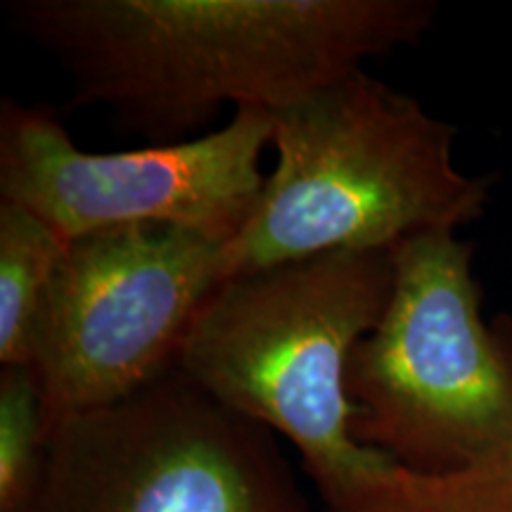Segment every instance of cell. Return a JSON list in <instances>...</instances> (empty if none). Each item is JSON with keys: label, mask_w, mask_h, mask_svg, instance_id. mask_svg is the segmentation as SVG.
<instances>
[{"label": "cell", "mask_w": 512, "mask_h": 512, "mask_svg": "<svg viewBox=\"0 0 512 512\" xmlns=\"http://www.w3.org/2000/svg\"><path fill=\"white\" fill-rule=\"evenodd\" d=\"M10 27L150 145L190 140L223 105L280 112L373 57L415 46L432 0H8Z\"/></svg>", "instance_id": "obj_1"}, {"label": "cell", "mask_w": 512, "mask_h": 512, "mask_svg": "<svg viewBox=\"0 0 512 512\" xmlns=\"http://www.w3.org/2000/svg\"><path fill=\"white\" fill-rule=\"evenodd\" d=\"M275 166L245 228L228 242V278L330 252H387L470 226L491 178L456 164V126L366 69L273 114Z\"/></svg>", "instance_id": "obj_2"}, {"label": "cell", "mask_w": 512, "mask_h": 512, "mask_svg": "<svg viewBox=\"0 0 512 512\" xmlns=\"http://www.w3.org/2000/svg\"><path fill=\"white\" fill-rule=\"evenodd\" d=\"M394 290V249L330 252L233 275L211 292L176 370L283 437L325 505L396 463L354 437L351 354Z\"/></svg>", "instance_id": "obj_3"}, {"label": "cell", "mask_w": 512, "mask_h": 512, "mask_svg": "<svg viewBox=\"0 0 512 512\" xmlns=\"http://www.w3.org/2000/svg\"><path fill=\"white\" fill-rule=\"evenodd\" d=\"M351 430L399 467L448 475L512 444V316L486 320L475 245L441 230L394 249V290L347 375Z\"/></svg>", "instance_id": "obj_4"}, {"label": "cell", "mask_w": 512, "mask_h": 512, "mask_svg": "<svg viewBox=\"0 0 512 512\" xmlns=\"http://www.w3.org/2000/svg\"><path fill=\"white\" fill-rule=\"evenodd\" d=\"M29 512H311L278 439L181 370L48 425Z\"/></svg>", "instance_id": "obj_5"}, {"label": "cell", "mask_w": 512, "mask_h": 512, "mask_svg": "<svg viewBox=\"0 0 512 512\" xmlns=\"http://www.w3.org/2000/svg\"><path fill=\"white\" fill-rule=\"evenodd\" d=\"M226 247L162 223L69 242L38 316L29 363L48 425L174 373L197 313L228 280Z\"/></svg>", "instance_id": "obj_6"}, {"label": "cell", "mask_w": 512, "mask_h": 512, "mask_svg": "<svg viewBox=\"0 0 512 512\" xmlns=\"http://www.w3.org/2000/svg\"><path fill=\"white\" fill-rule=\"evenodd\" d=\"M273 112L235 110L181 143L86 152L50 105H0V202L34 211L64 240L162 223L230 242L264 188Z\"/></svg>", "instance_id": "obj_7"}, {"label": "cell", "mask_w": 512, "mask_h": 512, "mask_svg": "<svg viewBox=\"0 0 512 512\" xmlns=\"http://www.w3.org/2000/svg\"><path fill=\"white\" fill-rule=\"evenodd\" d=\"M69 242L12 202H0V366H29L43 302Z\"/></svg>", "instance_id": "obj_8"}, {"label": "cell", "mask_w": 512, "mask_h": 512, "mask_svg": "<svg viewBox=\"0 0 512 512\" xmlns=\"http://www.w3.org/2000/svg\"><path fill=\"white\" fill-rule=\"evenodd\" d=\"M323 512H512V472L505 456L448 475L394 465Z\"/></svg>", "instance_id": "obj_9"}, {"label": "cell", "mask_w": 512, "mask_h": 512, "mask_svg": "<svg viewBox=\"0 0 512 512\" xmlns=\"http://www.w3.org/2000/svg\"><path fill=\"white\" fill-rule=\"evenodd\" d=\"M48 422L29 366H0V512H29L41 489Z\"/></svg>", "instance_id": "obj_10"}, {"label": "cell", "mask_w": 512, "mask_h": 512, "mask_svg": "<svg viewBox=\"0 0 512 512\" xmlns=\"http://www.w3.org/2000/svg\"><path fill=\"white\" fill-rule=\"evenodd\" d=\"M505 463H508V467H510V472H512V444H510V448H508V451H505Z\"/></svg>", "instance_id": "obj_11"}]
</instances>
